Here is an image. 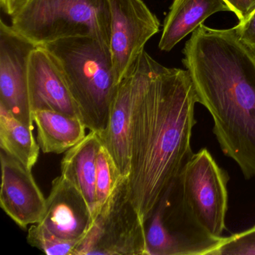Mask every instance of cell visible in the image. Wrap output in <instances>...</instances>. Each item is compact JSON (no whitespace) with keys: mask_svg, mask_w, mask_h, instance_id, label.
Returning <instances> with one entry per match:
<instances>
[{"mask_svg":"<svg viewBox=\"0 0 255 255\" xmlns=\"http://www.w3.org/2000/svg\"><path fill=\"white\" fill-rule=\"evenodd\" d=\"M228 172L207 148L194 153L173 182L188 219L204 234L222 238L228 208Z\"/></svg>","mask_w":255,"mask_h":255,"instance_id":"obj_5","label":"cell"},{"mask_svg":"<svg viewBox=\"0 0 255 255\" xmlns=\"http://www.w3.org/2000/svg\"><path fill=\"white\" fill-rule=\"evenodd\" d=\"M36 44L12 26L0 23V106L33 129L29 96L28 62Z\"/></svg>","mask_w":255,"mask_h":255,"instance_id":"obj_9","label":"cell"},{"mask_svg":"<svg viewBox=\"0 0 255 255\" xmlns=\"http://www.w3.org/2000/svg\"><path fill=\"white\" fill-rule=\"evenodd\" d=\"M28 83L33 112L46 109L80 118L59 65L42 46L29 55Z\"/></svg>","mask_w":255,"mask_h":255,"instance_id":"obj_12","label":"cell"},{"mask_svg":"<svg viewBox=\"0 0 255 255\" xmlns=\"http://www.w3.org/2000/svg\"><path fill=\"white\" fill-rule=\"evenodd\" d=\"M32 129L0 106V149L31 170L38 162L40 149Z\"/></svg>","mask_w":255,"mask_h":255,"instance_id":"obj_17","label":"cell"},{"mask_svg":"<svg viewBox=\"0 0 255 255\" xmlns=\"http://www.w3.org/2000/svg\"><path fill=\"white\" fill-rule=\"evenodd\" d=\"M33 119L38 143L44 153H65L86 137V125L77 116L39 109L33 112Z\"/></svg>","mask_w":255,"mask_h":255,"instance_id":"obj_16","label":"cell"},{"mask_svg":"<svg viewBox=\"0 0 255 255\" xmlns=\"http://www.w3.org/2000/svg\"><path fill=\"white\" fill-rule=\"evenodd\" d=\"M30 0H1L2 8L8 15L14 16L22 9Z\"/></svg>","mask_w":255,"mask_h":255,"instance_id":"obj_23","label":"cell"},{"mask_svg":"<svg viewBox=\"0 0 255 255\" xmlns=\"http://www.w3.org/2000/svg\"><path fill=\"white\" fill-rule=\"evenodd\" d=\"M239 40L255 56V9L244 21L234 27Z\"/></svg>","mask_w":255,"mask_h":255,"instance_id":"obj_21","label":"cell"},{"mask_svg":"<svg viewBox=\"0 0 255 255\" xmlns=\"http://www.w3.org/2000/svg\"><path fill=\"white\" fill-rule=\"evenodd\" d=\"M122 177L113 156L101 144L97 159L96 209L107 201Z\"/></svg>","mask_w":255,"mask_h":255,"instance_id":"obj_18","label":"cell"},{"mask_svg":"<svg viewBox=\"0 0 255 255\" xmlns=\"http://www.w3.org/2000/svg\"><path fill=\"white\" fill-rule=\"evenodd\" d=\"M108 0H30L11 17V26L37 46L89 36L110 47Z\"/></svg>","mask_w":255,"mask_h":255,"instance_id":"obj_4","label":"cell"},{"mask_svg":"<svg viewBox=\"0 0 255 255\" xmlns=\"http://www.w3.org/2000/svg\"><path fill=\"white\" fill-rule=\"evenodd\" d=\"M2 183L0 206L20 228L40 223L47 199L34 179L32 170L0 149Z\"/></svg>","mask_w":255,"mask_h":255,"instance_id":"obj_10","label":"cell"},{"mask_svg":"<svg viewBox=\"0 0 255 255\" xmlns=\"http://www.w3.org/2000/svg\"><path fill=\"white\" fill-rule=\"evenodd\" d=\"M101 144L99 133L91 131L66 152L61 163V174L81 192L92 214L97 205V159Z\"/></svg>","mask_w":255,"mask_h":255,"instance_id":"obj_15","label":"cell"},{"mask_svg":"<svg viewBox=\"0 0 255 255\" xmlns=\"http://www.w3.org/2000/svg\"><path fill=\"white\" fill-rule=\"evenodd\" d=\"M219 11H231L224 0H174L164 21L159 50L171 51L206 19Z\"/></svg>","mask_w":255,"mask_h":255,"instance_id":"obj_14","label":"cell"},{"mask_svg":"<svg viewBox=\"0 0 255 255\" xmlns=\"http://www.w3.org/2000/svg\"><path fill=\"white\" fill-rule=\"evenodd\" d=\"M133 67L118 85L110 107L107 128L99 134L101 142L108 150L121 174L128 177L130 171L129 129L132 117Z\"/></svg>","mask_w":255,"mask_h":255,"instance_id":"obj_13","label":"cell"},{"mask_svg":"<svg viewBox=\"0 0 255 255\" xmlns=\"http://www.w3.org/2000/svg\"><path fill=\"white\" fill-rule=\"evenodd\" d=\"M110 49L116 83L129 74L147 41L159 31V20L142 0H108Z\"/></svg>","mask_w":255,"mask_h":255,"instance_id":"obj_8","label":"cell"},{"mask_svg":"<svg viewBox=\"0 0 255 255\" xmlns=\"http://www.w3.org/2000/svg\"><path fill=\"white\" fill-rule=\"evenodd\" d=\"M183 63L213 120L224 154L246 180L255 177V56L234 28L201 24L186 43Z\"/></svg>","mask_w":255,"mask_h":255,"instance_id":"obj_2","label":"cell"},{"mask_svg":"<svg viewBox=\"0 0 255 255\" xmlns=\"http://www.w3.org/2000/svg\"><path fill=\"white\" fill-rule=\"evenodd\" d=\"M42 47L59 65L86 128L102 133L118 86L110 47L89 36L64 38Z\"/></svg>","mask_w":255,"mask_h":255,"instance_id":"obj_3","label":"cell"},{"mask_svg":"<svg viewBox=\"0 0 255 255\" xmlns=\"http://www.w3.org/2000/svg\"><path fill=\"white\" fill-rule=\"evenodd\" d=\"M216 255H255V225L225 237Z\"/></svg>","mask_w":255,"mask_h":255,"instance_id":"obj_20","label":"cell"},{"mask_svg":"<svg viewBox=\"0 0 255 255\" xmlns=\"http://www.w3.org/2000/svg\"><path fill=\"white\" fill-rule=\"evenodd\" d=\"M171 187L172 183L146 225L147 255H216L225 237L214 238L195 228Z\"/></svg>","mask_w":255,"mask_h":255,"instance_id":"obj_7","label":"cell"},{"mask_svg":"<svg viewBox=\"0 0 255 255\" xmlns=\"http://www.w3.org/2000/svg\"><path fill=\"white\" fill-rule=\"evenodd\" d=\"M27 242L32 247L48 255H73L78 243V241L60 238L40 223L29 228Z\"/></svg>","mask_w":255,"mask_h":255,"instance_id":"obj_19","label":"cell"},{"mask_svg":"<svg viewBox=\"0 0 255 255\" xmlns=\"http://www.w3.org/2000/svg\"><path fill=\"white\" fill-rule=\"evenodd\" d=\"M240 22L244 21L255 9V0H224Z\"/></svg>","mask_w":255,"mask_h":255,"instance_id":"obj_22","label":"cell"},{"mask_svg":"<svg viewBox=\"0 0 255 255\" xmlns=\"http://www.w3.org/2000/svg\"><path fill=\"white\" fill-rule=\"evenodd\" d=\"M147 255L146 225L129 198L128 177H122L92 222L73 255Z\"/></svg>","mask_w":255,"mask_h":255,"instance_id":"obj_6","label":"cell"},{"mask_svg":"<svg viewBox=\"0 0 255 255\" xmlns=\"http://www.w3.org/2000/svg\"><path fill=\"white\" fill-rule=\"evenodd\" d=\"M129 198L144 224L194 154L196 92L187 70L158 63L144 50L133 65Z\"/></svg>","mask_w":255,"mask_h":255,"instance_id":"obj_1","label":"cell"},{"mask_svg":"<svg viewBox=\"0 0 255 255\" xmlns=\"http://www.w3.org/2000/svg\"><path fill=\"white\" fill-rule=\"evenodd\" d=\"M92 222V210L81 192L62 174L53 180L40 224L60 238L79 242Z\"/></svg>","mask_w":255,"mask_h":255,"instance_id":"obj_11","label":"cell"}]
</instances>
